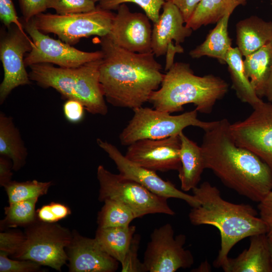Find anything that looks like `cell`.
Segmentation results:
<instances>
[{"label": "cell", "mask_w": 272, "mask_h": 272, "mask_svg": "<svg viewBox=\"0 0 272 272\" xmlns=\"http://www.w3.org/2000/svg\"><path fill=\"white\" fill-rule=\"evenodd\" d=\"M102 58L75 68L35 64L29 66V76L30 80L41 87L52 88L66 100L79 101L89 113L105 115L108 108L99 81Z\"/></svg>", "instance_id": "5b68a950"}, {"label": "cell", "mask_w": 272, "mask_h": 272, "mask_svg": "<svg viewBox=\"0 0 272 272\" xmlns=\"http://www.w3.org/2000/svg\"><path fill=\"white\" fill-rule=\"evenodd\" d=\"M25 239L24 234L16 231L0 233V251L13 256L21 249Z\"/></svg>", "instance_id": "836d02e7"}, {"label": "cell", "mask_w": 272, "mask_h": 272, "mask_svg": "<svg viewBox=\"0 0 272 272\" xmlns=\"http://www.w3.org/2000/svg\"><path fill=\"white\" fill-rule=\"evenodd\" d=\"M249 0H201L186 26L193 31L202 26L217 23L227 13H232L237 7Z\"/></svg>", "instance_id": "4316f807"}, {"label": "cell", "mask_w": 272, "mask_h": 272, "mask_svg": "<svg viewBox=\"0 0 272 272\" xmlns=\"http://www.w3.org/2000/svg\"><path fill=\"white\" fill-rule=\"evenodd\" d=\"M51 181L40 182L36 180L25 182L11 181L4 186L9 202L13 203L39 197L47 194Z\"/></svg>", "instance_id": "f546056e"}, {"label": "cell", "mask_w": 272, "mask_h": 272, "mask_svg": "<svg viewBox=\"0 0 272 272\" xmlns=\"http://www.w3.org/2000/svg\"><path fill=\"white\" fill-rule=\"evenodd\" d=\"M268 240L270 254L271 263L272 265V238L268 237Z\"/></svg>", "instance_id": "bcb514c9"}, {"label": "cell", "mask_w": 272, "mask_h": 272, "mask_svg": "<svg viewBox=\"0 0 272 272\" xmlns=\"http://www.w3.org/2000/svg\"><path fill=\"white\" fill-rule=\"evenodd\" d=\"M13 163L10 159L3 156L0 157V185L4 187L12 181Z\"/></svg>", "instance_id": "60d3db41"}, {"label": "cell", "mask_w": 272, "mask_h": 272, "mask_svg": "<svg viewBox=\"0 0 272 272\" xmlns=\"http://www.w3.org/2000/svg\"><path fill=\"white\" fill-rule=\"evenodd\" d=\"M85 108L78 100L68 99L63 105V112L66 119L70 122L77 123L84 117Z\"/></svg>", "instance_id": "8d00e7d4"}, {"label": "cell", "mask_w": 272, "mask_h": 272, "mask_svg": "<svg viewBox=\"0 0 272 272\" xmlns=\"http://www.w3.org/2000/svg\"><path fill=\"white\" fill-rule=\"evenodd\" d=\"M38 197L9 203L5 208V217L1 226L27 227L37 220L36 203Z\"/></svg>", "instance_id": "f1b7e54d"}, {"label": "cell", "mask_w": 272, "mask_h": 272, "mask_svg": "<svg viewBox=\"0 0 272 272\" xmlns=\"http://www.w3.org/2000/svg\"><path fill=\"white\" fill-rule=\"evenodd\" d=\"M48 0H18L24 22H28L47 9Z\"/></svg>", "instance_id": "e575fe53"}, {"label": "cell", "mask_w": 272, "mask_h": 272, "mask_svg": "<svg viewBox=\"0 0 272 272\" xmlns=\"http://www.w3.org/2000/svg\"><path fill=\"white\" fill-rule=\"evenodd\" d=\"M135 226L98 228L95 238L102 248L123 265L130 249Z\"/></svg>", "instance_id": "7402d4cb"}, {"label": "cell", "mask_w": 272, "mask_h": 272, "mask_svg": "<svg viewBox=\"0 0 272 272\" xmlns=\"http://www.w3.org/2000/svg\"><path fill=\"white\" fill-rule=\"evenodd\" d=\"M66 253L70 272H114L119 262L107 253L96 239L74 231Z\"/></svg>", "instance_id": "e0dca14e"}, {"label": "cell", "mask_w": 272, "mask_h": 272, "mask_svg": "<svg viewBox=\"0 0 272 272\" xmlns=\"http://www.w3.org/2000/svg\"><path fill=\"white\" fill-rule=\"evenodd\" d=\"M250 245L235 258H228L222 268L225 272H271L266 233L250 237Z\"/></svg>", "instance_id": "d6986e66"}, {"label": "cell", "mask_w": 272, "mask_h": 272, "mask_svg": "<svg viewBox=\"0 0 272 272\" xmlns=\"http://www.w3.org/2000/svg\"><path fill=\"white\" fill-rule=\"evenodd\" d=\"M266 234L268 237L272 238V230L269 231Z\"/></svg>", "instance_id": "7dc6e473"}, {"label": "cell", "mask_w": 272, "mask_h": 272, "mask_svg": "<svg viewBox=\"0 0 272 272\" xmlns=\"http://www.w3.org/2000/svg\"><path fill=\"white\" fill-rule=\"evenodd\" d=\"M162 9V14L152 28L151 48L156 57L165 55L169 44L173 41L179 45L193 31L184 25L183 15L174 4L165 2Z\"/></svg>", "instance_id": "ac0fdd59"}, {"label": "cell", "mask_w": 272, "mask_h": 272, "mask_svg": "<svg viewBox=\"0 0 272 272\" xmlns=\"http://www.w3.org/2000/svg\"><path fill=\"white\" fill-rule=\"evenodd\" d=\"M230 125L223 118L204 130L200 147L206 169L228 188L259 202L272 190L271 172L255 154L236 144Z\"/></svg>", "instance_id": "6da1fadb"}, {"label": "cell", "mask_w": 272, "mask_h": 272, "mask_svg": "<svg viewBox=\"0 0 272 272\" xmlns=\"http://www.w3.org/2000/svg\"><path fill=\"white\" fill-rule=\"evenodd\" d=\"M243 67L257 95L264 97L267 82L272 68V41L245 57Z\"/></svg>", "instance_id": "d4e9b609"}, {"label": "cell", "mask_w": 272, "mask_h": 272, "mask_svg": "<svg viewBox=\"0 0 272 272\" xmlns=\"http://www.w3.org/2000/svg\"><path fill=\"white\" fill-rule=\"evenodd\" d=\"M0 19L7 27L15 25L20 29L24 30L23 24L17 16L12 0H0Z\"/></svg>", "instance_id": "d590c367"}, {"label": "cell", "mask_w": 272, "mask_h": 272, "mask_svg": "<svg viewBox=\"0 0 272 272\" xmlns=\"http://www.w3.org/2000/svg\"><path fill=\"white\" fill-rule=\"evenodd\" d=\"M108 36L118 46L137 53L152 52V28L148 16L131 12L126 4L117 9Z\"/></svg>", "instance_id": "2e32d148"}, {"label": "cell", "mask_w": 272, "mask_h": 272, "mask_svg": "<svg viewBox=\"0 0 272 272\" xmlns=\"http://www.w3.org/2000/svg\"><path fill=\"white\" fill-rule=\"evenodd\" d=\"M183 48L179 45H174L172 42L169 44L166 52V60L165 69L167 71L174 64L173 59L174 54L176 52H182Z\"/></svg>", "instance_id": "ee69618b"}, {"label": "cell", "mask_w": 272, "mask_h": 272, "mask_svg": "<svg viewBox=\"0 0 272 272\" xmlns=\"http://www.w3.org/2000/svg\"><path fill=\"white\" fill-rule=\"evenodd\" d=\"M32 47V41L24 30L15 25L1 39L0 58L4 77L0 85V103L2 104L12 90L31 84L26 70L24 56Z\"/></svg>", "instance_id": "4fadbf2b"}, {"label": "cell", "mask_w": 272, "mask_h": 272, "mask_svg": "<svg viewBox=\"0 0 272 272\" xmlns=\"http://www.w3.org/2000/svg\"><path fill=\"white\" fill-rule=\"evenodd\" d=\"M228 91V84L221 78L195 75L188 63L177 62L164 74L160 88L149 102L154 109L169 113L181 111L183 105L191 103L198 112L209 114Z\"/></svg>", "instance_id": "277c9868"}, {"label": "cell", "mask_w": 272, "mask_h": 272, "mask_svg": "<svg viewBox=\"0 0 272 272\" xmlns=\"http://www.w3.org/2000/svg\"><path fill=\"white\" fill-rule=\"evenodd\" d=\"M185 240L183 234L174 236L173 227L169 223L155 229L144 253L145 271L174 272L191 267L194 258L183 247Z\"/></svg>", "instance_id": "8fae6325"}, {"label": "cell", "mask_w": 272, "mask_h": 272, "mask_svg": "<svg viewBox=\"0 0 272 272\" xmlns=\"http://www.w3.org/2000/svg\"><path fill=\"white\" fill-rule=\"evenodd\" d=\"M38 220L46 223H56L58 220L52 212L50 205H46L41 207L36 211Z\"/></svg>", "instance_id": "b9f144b4"}, {"label": "cell", "mask_w": 272, "mask_h": 272, "mask_svg": "<svg viewBox=\"0 0 272 272\" xmlns=\"http://www.w3.org/2000/svg\"><path fill=\"white\" fill-rule=\"evenodd\" d=\"M95 3H96V2L97 1H99V2H101V1H105V0H93Z\"/></svg>", "instance_id": "c3c4849f"}, {"label": "cell", "mask_w": 272, "mask_h": 272, "mask_svg": "<svg viewBox=\"0 0 272 272\" xmlns=\"http://www.w3.org/2000/svg\"><path fill=\"white\" fill-rule=\"evenodd\" d=\"M133 111L132 117L119 136L123 146H129L143 139H162L178 135L189 126L206 130L214 122L199 119L196 109L177 115L143 106Z\"/></svg>", "instance_id": "8992f818"}, {"label": "cell", "mask_w": 272, "mask_h": 272, "mask_svg": "<svg viewBox=\"0 0 272 272\" xmlns=\"http://www.w3.org/2000/svg\"><path fill=\"white\" fill-rule=\"evenodd\" d=\"M192 190L200 205L189 212L190 223L195 226L211 225L220 232L221 248L213 262L214 267L223 268L226 265L229 252L240 240L268 232L266 224L257 217L256 211L250 205L225 200L209 182L205 181Z\"/></svg>", "instance_id": "3957f363"}, {"label": "cell", "mask_w": 272, "mask_h": 272, "mask_svg": "<svg viewBox=\"0 0 272 272\" xmlns=\"http://www.w3.org/2000/svg\"><path fill=\"white\" fill-rule=\"evenodd\" d=\"M245 119L230 125L236 144L257 156L272 173V103L262 101Z\"/></svg>", "instance_id": "7c38bea8"}, {"label": "cell", "mask_w": 272, "mask_h": 272, "mask_svg": "<svg viewBox=\"0 0 272 272\" xmlns=\"http://www.w3.org/2000/svg\"><path fill=\"white\" fill-rule=\"evenodd\" d=\"M232 14L227 13L211 30L205 40L191 50L189 55L192 58L207 56L217 59L221 63H226L227 54L232 47V41L228 32V22Z\"/></svg>", "instance_id": "603a6c76"}, {"label": "cell", "mask_w": 272, "mask_h": 272, "mask_svg": "<svg viewBox=\"0 0 272 272\" xmlns=\"http://www.w3.org/2000/svg\"><path fill=\"white\" fill-rule=\"evenodd\" d=\"M177 6L181 12L185 24L188 21L201 0H164Z\"/></svg>", "instance_id": "ab89813d"}, {"label": "cell", "mask_w": 272, "mask_h": 272, "mask_svg": "<svg viewBox=\"0 0 272 272\" xmlns=\"http://www.w3.org/2000/svg\"><path fill=\"white\" fill-rule=\"evenodd\" d=\"M115 14L97 6L92 11L69 15L43 13L33 18L36 27L44 34L53 33L71 45L84 37L107 35Z\"/></svg>", "instance_id": "9c48e42d"}, {"label": "cell", "mask_w": 272, "mask_h": 272, "mask_svg": "<svg viewBox=\"0 0 272 272\" xmlns=\"http://www.w3.org/2000/svg\"><path fill=\"white\" fill-rule=\"evenodd\" d=\"M0 155L9 158L13 170L17 171L23 167L28 155L27 148L12 117L0 112Z\"/></svg>", "instance_id": "cb8c5ba5"}, {"label": "cell", "mask_w": 272, "mask_h": 272, "mask_svg": "<svg viewBox=\"0 0 272 272\" xmlns=\"http://www.w3.org/2000/svg\"><path fill=\"white\" fill-rule=\"evenodd\" d=\"M103 202L104 204L98 214L99 228L127 226L136 218L132 210L121 202L110 199Z\"/></svg>", "instance_id": "83f0119b"}, {"label": "cell", "mask_w": 272, "mask_h": 272, "mask_svg": "<svg viewBox=\"0 0 272 272\" xmlns=\"http://www.w3.org/2000/svg\"><path fill=\"white\" fill-rule=\"evenodd\" d=\"M25 239L21 249L12 257L30 260L58 271L68 260L66 251L73 233L56 223H46L37 219L27 226Z\"/></svg>", "instance_id": "52a82bcc"}, {"label": "cell", "mask_w": 272, "mask_h": 272, "mask_svg": "<svg viewBox=\"0 0 272 272\" xmlns=\"http://www.w3.org/2000/svg\"><path fill=\"white\" fill-rule=\"evenodd\" d=\"M99 43L103 54L99 81L106 101L114 106L132 110L149 102L164 75L154 54L125 50L108 35L100 37Z\"/></svg>", "instance_id": "7a4b0ae2"}, {"label": "cell", "mask_w": 272, "mask_h": 272, "mask_svg": "<svg viewBox=\"0 0 272 272\" xmlns=\"http://www.w3.org/2000/svg\"><path fill=\"white\" fill-rule=\"evenodd\" d=\"M179 134L162 139H143L128 146L125 157L154 171H178L181 167Z\"/></svg>", "instance_id": "9a60e30c"}, {"label": "cell", "mask_w": 272, "mask_h": 272, "mask_svg": "<svg viewBox=\"0 0 272 272\" xmlns=\"http://www.w3.org/2000/svg\"><path fill=\"white\" fill-rule=\"evenodd\" d=\"M49 205L52 212L56 216L58 221L65 218L71 214L70 209L63 204L52 202Z\"/></svg>", "instance_id": "7bdbcfd3"}, {"label": "cell", "mask_w": 272, "mask_h": 272, "mask_svg": "<svg viewBox=\"0 0 272 272\" xmlns=\"http://www.w3.org/2000/svg\"><path fill=\"white\" fill-rule=\"evenodd\" d=\"M128 3L140 7L149 19L155 23L159 18L160 10L165 2L164 0H105L99 2L98 6L103 9L111 11L116 10L122 4Z\"/></svg>", "instance_id": "4dcf8cb0"}, {"label": "cell", "mask_w": 272, "mask_h": 272, "mask_svg": "<svg viewBox=\"0 0 272 272\" xmlns=\"http://www.w3.org/2000/svg\"><path fill=\"white\" fill-rule=\"evenodd\" d=\"M9 254L0 251L1 272H36L42 271L41 265L30 260H17L10 259Z\"/></svg>", "instance_id": "d6a6232c"}, {"label": "cell", "mask_w": 272, "mask_h": 272, "mask_svg": "<svg viewBox=\"0 0 272 272\" xmlns=\"http://www.w3.org/2000/svg\"><path fill=\"white\" fill-rule=\"evenodd\" d=\"M181 167L178 171L181 188L188 191L197 186L205 167L201 147L183 131L179 134Z\"/></svg>", "instance_id": "44dd1931"}, {"label": "cell", "mask_w": 272, "mask_h": 272, "mask_svg": "<svg viewBox=\"0 0 272 272\" xmlns=\"http://www.w3.org/2000/svg\"><path fill=\"white\" fill-rule=\"evenodd\" d=\"M99 184L98 199H114L124 203L134 214L136 218L148 214H175L169 207L167 198L158 195L137 182L120 174L110 172L103 165L97 168Z\"/></svg>", "instance_id": "ba28073f"}, {"label": "cell", "mask_w": 272, "mask_h": 272, "mask_svg": "<svg viewBox=\"0 0 272 272\" xmlns=\"http://www.w3.org/2000/svg\"><path fill=\"white\" fill-rule=\"evenodd\" d=\"M139 239V237H133L125 262L121 266V271H145L143 263L138 262L137 257Z\"/></svg>", "instance_id": "74e56055"}, {"label": "cell", "mask_w": 272, "mask_h": 272, "mask_svg": "<svg viewBox=\"0 0 272 272\" xmlns=\"http://www.w3.org/2000/svg\"><path fill=\"white\" fill-rule=\"evenodd\" d=\"M230 75L232 88L238 98L243 102L250 105L252 108L263 100L256 94L249 80L245 74L242 55L237 47H231L225 60Z\"/></svg>", "instance_id": "484cf974"}, {"label": "cell", "mask_w": 272, "mask_h": 272, "mask_svg": "<svg viewBox=\"0 0 272 272\" xmlns=\"http://www.w3.org/2000/svg\"><path fill=\"white\" fill-rule=\"evenodd\" d=\"M98 145L103 149L115 163L119 174L133 180L152 192L167 198H175L182 199L190 206L196 207L199 201L194 195L187 194L177 188L169 181L162 179L156 173L140 166L127 159L116 147L100 139L97 140Z\"/></svg>", "instance_id": "5bb4252c"}, {"label": "cell", "mask_w": 272, "mask_h": 272, "mask_svg": "<svg viewBox=\"0 0 272 272\" xmlns=\"http://www.w3.org/2000/svg\"><path fill=\"white\" fill-rule=\"evenodd\" d=\"M272 2V0H270Z\"/></svg>", "instance_id": "681fc988"}, {"label": "cell", "mask_w": 272, "mask_h": 272, "mask_svg": "<svg viewBox=\"0 0 272 272\" xmlns=\"http://www.w3.org/2000/svg\"><path fill=\"white\" fill-rule=\"evenodd\" d=\"M260 218L266 224L268 231L272 230V190L259 202L258 205Z\"/></svg>", "instance_id": "f35d334b"}, {"label": "cell", "mask_w": 272, "mask_h": 272, "mask_svg": "<svg viewBox=\"0 0 272 272\" xmlns=\"http://www.w3.org/2000/svg\"><path fill=\"white\" fill-rule=\"evenodd\" d=\"M264 97H266L268 101L272 103V68L266 83Z\"/></svg>", "instance_id": "f6af8a7d"}, {"label": "cell", "mask_w": 272, "mask_h": 272, "mask_svg": "<svg viewBox=\"0 0 272 272\" xmlns=\"http://www.w3.org/2000/svg\"><path fill=\"white\" fill-rule=\"evenodd\" d=\"M47 9H53L56 14L64 15L87 13L96 9L93 0H48Z\"/></svg>", "instance_id": "1f68e13d"}, {"label": "cell", "mask_w": 272, "mask_h": 272, "mask_svg": "<svg viewBox=\"0 0 272 272\" xmlns=\"http://www.w3.org/2000/svg\"><path fill=\"white\" fill-rule=\"evenodd\" d=\"M272 41V22L252 16L236 24V44L244 57Z\"/></svg>", "instance_id": "ffe728a7"}, {"label": "cell", "mask_w": 272, "mask_h": 272, "mask_svg": "<svg viewBox=\"0 0 272 272\" xmlns=\"http://www.w3.org/2000/svg\"><path fill=\"white\" fill-rule=\"evenodd\" d=\"M22 23L32 41V49L25 57L26 66L50 63L63 68H75L103 57L101 50L93 52L82 51L61 40L49 37L36 27L33 19Z\"/></svg>", "instance_id": "30bf717a"}]
</instances>
